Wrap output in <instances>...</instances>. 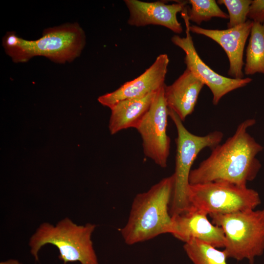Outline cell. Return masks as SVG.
<instances>
[{"label":"cell","instance_id":"16","mask_svg":"<svg viewBox=\"0 0 264 264\" xmlns=\"http://www.w3.org/2000/svg\"><path fill=\"white\" fill-rule=\"evenodd\" d=\"M244 73L264 74V22H254L246 50Z\"/></svg>","mask_w":264,"mask_h":264},{"label":"cell","instance_id":"11","mask_svg":"<svg viewBox=\"0 0 264 264\" xmlns=\"http://www.w3.org/2000/svg\"><path fill=\"white\" fill-rule=\"evenodd\" d=\"M130 16L127 23L131 26H145L158 25L164 26L175 33L180 34L183 28L176 15L187 6L189 1H180L172 4L163 1L145 2L124 0Z\"/></svg>","mask_w":264,"mask_h":264},{"label":"cell","instance_id":"10","mask_svg":"<svg viewBox=\"0 0 264 264\" xmlns=\"http://www.w3.org/2000/svg\"><path fill=\"white\" fill-rule=\"evenodd\" d=\"M169 63L166 54H160L140 76L124 83L115 90L99 96L98 101L110 108L120 101L141 98L157 91L165 85Z\"/></svg>","mask_w":264,"mask_h":264},{"label":"cell","instance_id":"3","mask_svg":"<svg viewBox=\"0 0 264 264\" xmlns=\"http://www.w3.org/2000/svg\"><path fill=\"white\" fill-rule=\"evenodd\" d=\"M96 226L90 223L78 225L66 218L55 225L44 222L31 237L29 245L36 260L40 249L46 244L56 246L65 264L78 261L81 264H98L91 235Z\"/></svg>","mask_w":264,"mask_h":264},{"label":"cell","instance_id":"2","mask_svg":"<svg viewBox=\"0 0 264 264\" xmlns=\"http://www.w3.org/2000/svg\"><path fill=\"white\" fill-rule=\"evenodd\" d=\"M173 175L166 177L147 191L138 194L132 201L128 220L121 234L128 245L171 234L173 220L170 206L173 195Z\"/></svg>","mask_w":264,"mask_h":264},{"label":"cell","instance_id":"19","mask_svg":"<svg viewBox=\"0 0 264 264\" xmlns=\"http://www.w3.org/2000/svg\"><path fill=\"white\" fill-rule=\"evenodd\" d=\"M251 0H219L217 3L223 4L228 12L229 22L228 28H233L245 23L248 18V14Z\"/></svg>","mask_w":264,"mask_h":264},{"label":"cell","instance_id":"1","mask_svg":"<svg viewBox=\"0 0 264 264\" xmlns=\"http://www.w3.org/2000/svg\"><path fill=\"white\" fill-rule=\"evenodd\" d=\"M255 123L254 119L244 120L233 135L212 149L210 155L192 169L190 184L220 181L247 186L253 180L262 167L256 156L264 149L248 132Z\"/></svg>","mask_w":264,"mask_h":264},{"label":"cell","instance_id":"4","mask_svg":"<svg viewBox=\"0 0 264 264\" xmlns=\"http://www.w3.org/2000/svg\"><path fill=\"white\" fill-rule=\"evenodd\" d=\"M168 114L176 127L177 133L175 170L173 174L174 189L170 206V214L174 217L191 207L188 198L189 176L192 166L198 155L205 148L212 149L220 144L223 133L215 131L203 136L195 135L185 128L183 121L173 110L168 109Z\"/></svg>","mask_w":264,"mask_h":264},{"label":"cell","instance_id":"17","mask_svg":"<svg viewBox=\"0 0 264 264\" xmlns=\"http://www.w3.org/2000/svg\"><path fill=\"white\" fill-rule=\"evenodd\" d=\"M183 248L193 264H227L228 258L223 250L201 241L192 239L184 243Z\"/></svg>","mask_w":264,"mask_h":264},{"label":"cell","instance_id":"7","mask_svg":"<svg viewBox=\"0 0 264 264\" xmlns=\"http://www.w3.org/2000/svg\"><path fill=\"white\" fill-rule=\"evenodd\" d=\"M191 206L210 214H225L255 209L261 204L256 190L225 181L190 185Z\"/></svg>","mask_w":264,"mask_h":264},{"label":"cell","instance_id":"9","mask_svg":"<svg viewBox=\"0 0 264 264\" xmlns=\"http://www.w3.org/2000/svg\"><path fill=\"white\" fill-rule=\"evenodd\" d=\"M181 14L185 23L186 36L181 37L175 35L171 38V41L185 52L184 62L186 68L208 86L213 94V104L217 105L225 95L246 86L252 79L249 77L241 79L226 77L218 74L209 67L200 58L195 47L190 34L187 9H184Z\"/></svg>","mask_w":264,"mask_h":264},{"label":"cell","instance_id":"20","mask_svg":"<svg viewBox=\"0 0 264 264\" xmlns=\"http://www.w3.org/2000/svg\"><path fill=\"white\" fill-rule=\"evenodd\" d=\"M248 18L254 22H264V0H254L250 6Z\"/></svg>","mask_w":264,"mask_h":264},{"label":"cell","instance_id":"5","mask_svg":"<svg viewBox=\"0 0 264 264\" xmlns=\"http://www.w3.org/2000/svg\"><path fill=\"white\" fill-rule=\"evenodd\" d=\"M212 222L224 234L228 258L246 259L253 264L264 252V208L225 214H210Z\"/></svg>","mask_w":264,"mask_h":264},{"label":"cell","instance_id":"14","mask_svg":"<svg viewBox=\"0 0 264 264\" xmlns=\"http://www.w3.org/2000/svg\"><path fill=\"white\" fill-rule=\"evenodd\" d=\"M204 85L186 68L173 84L164 86V97L168 109L173 110L183 122L193 112Z\"/></svg>","mask_w":264,"mask_h":264},{"label":"cell","instance_id":"13","mask_svg":"<svg viewBox=\"0 0 264 264\" xmlns=\"http://www.w3.org/2000/svg\"><path fill=\"white\" fill-rule=\"evenodd\" d=\"M253 23V21L248 19L241 25L227 29H205L195 25H190L189 29L190 32L204 35L220 45L229 60L228 75L232 78L241 79L244 77L243 51Z\"/></svg>","mask_w":264,"mask_h":264},{"label":"cell","instance_id":"18","mask_svg":"<svg viewBox=\"0 0 264 264\" xmlns=\"http://www.w3.org/2000/svg\"><path fill=\"white\" fill-rule=\"evenodd\" d=\"M189 3L191 8H187L188 19L198 25L214 17L229 19L228 15L221 10L216 0H190Z\"/></svg>","mask_w":264,"mask_h":264},{"label":"cell","instance_id":"15","mask_svg":"<svg viewBox=\"0 0 264 264\" xmlns=\"http://www.w3.org/2000/svg\"><path fill=\"white\" fill-rule=\"evenodd\" d=\"M157 91L143 97L120 101L111 107L109 124L110 133L135 128L150 108Z\"/></svg>","mask_w":264,"mask_h":264},{"label":"cell","instance_id":"12","mask_svg":"<svg viewBox=\"0 0 264 264\" xmlns=\"http://www.w3.org/2000/svg\"><path fill=\"white\" fill-rule=\"evenodd\" d=\"M208 215L191 206L174 217L171 234L184 243L192 239L201 241L217 248H224L225 238L222 228L211 222Z\"/></svg>","mask_w":264,"mask_h":264},{"label":"cell","instance_id":"6","mask_svg":"<svg viewBox=\"0 0 264 264\" xmlns=\"http://www.w3.org/2000/svg\"><path fill=\"white\" fill-rule=\"evenodd\" d=\"M86 44L85 32L78 23H66L45 29L37 40L19 38L17 45L5 49L16 63H23L35 56H44L58 63L73 61Z\"/></svg>","mask_w":264,"mask_h":264},{"label":"cell","instance_id":"8","mask_svg":"<svg viewBox=\"0 0 264 264\" xmlns=\"http://www.w3.org/2000/svg\"><path fill=\"white\" fill-rule=\"evenodd\" d=\"M164 86L157 90L150 108L135 128L141 136L145 155L163 168L167 166L171 143L167 133L169 114Z\"/></svg>","mask_w":264,"mask_h":264}]
</instances>
